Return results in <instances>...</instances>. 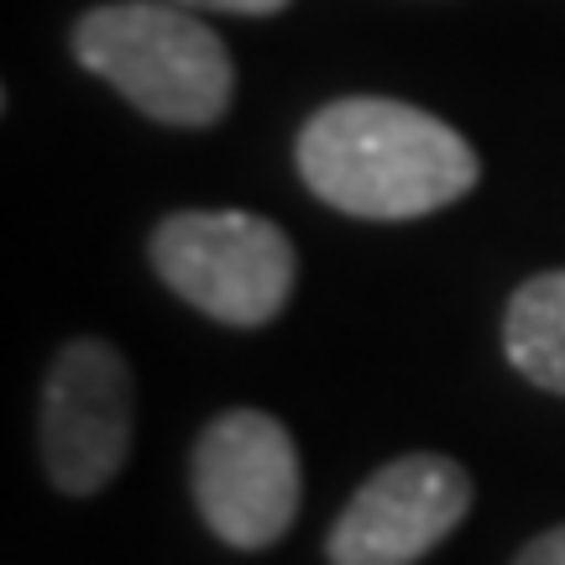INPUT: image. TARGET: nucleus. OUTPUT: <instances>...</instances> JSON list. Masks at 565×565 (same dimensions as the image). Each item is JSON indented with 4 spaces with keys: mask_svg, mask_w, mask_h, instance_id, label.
Wrapping results in <instances>:
<instances>
[{
    "mask_svg": "<svg viewBox=\"0 0 565 565\" xmlns=\"http://www.w3.org/2000/svg\"><path fill=\"white\" fill-rule=\"evenodd\" d=\"M179 6H200V11H231V17H273L288 0H179Z\"/></svg>",
    "mask_w": 565,
    "mask_h": 565,
    "instance_id": "nucleus-9",
    "label": "nucleus"
},
{
    "mask_svg": "<svg viewBox=\"0 0 565 565\" xmlns=\"http://www.w3.org/2000/svg\"><path fill=\"white\" fill-rule=\"evenodd\" d=\"M471 508V477L450 456H398L372 471L330 524V565H414Z\"/></svg>",
    "mask_w": 565,
    "mask_h": 565,
    "instance_id": "nucleus-6",
    "label": "nucleus"
},
{
    "mask_svg": "<svg viewBox=\"0 0 565 565\" xmlns=\"http://www.w3.org/2000/svg\"><path fill=\"white\" fill-rule=\"evenodd\" d=\"M513 565H565V524L561 529H545L540 540H529L524 555Z\"/></svg>",
    "mask_w": 565,
    "mask_h": 565,
    "instance_id": "nucleus-8",
    "label": "nucleus"
},
{
    "mask_svg": "<svg viewBox=\"0 0 565 565\" xmlns=\"http://www.w3.org/2000/svg\"><path fill=\"white\" fill-rule=\"evenodd\" d=\"M131 372L105 341H68L42 387V461L58 492L89 498L131 456Z\"/></svg>",
    "mask_w": 565,
    "mask_h": 565,
    "instance_id": "nucleus-5",
    "label": "nucleus"
},
{
    "mask_svg": "<svg viewBox=\"0 0 565 565\" xmlns=\"http://www.w3.org/2000/svg\"><path fill=\"white\" fill-rule=\"evenodd\" d=\"M204 524L236 550H263L299 519V450L263 408H231L204 424L189 461Z\"/></svg>",
    "mask_w": 565,
    "mask_h": 565,
    "instance_id": "nucleus-4",
    "label": "nucleus"
},
{
    "mask_svg": "<svg viewBox=\"0 0 565 565\" xmlns=\"http://www.w3.org/2000/svg\"><path fill=\"white\" fill-rule=\"evenodd\" d=\"M299 173L356 221H419L477 183V152L440 116L404 100H335L299 131Z\"/></svg>",
    "mask_w": 565,
    "mask_h": 565,
    "instance_id": "nucleus-1",
    "label": "nucleus"
},
{
    "mask_svg": "<svg viewBox=\"0 0 565 565\" xmlns=\"http://www.w3.org/2000/svg\"><path fill=\"white\" fill-rule=\"evenodd\" d=\"M158 278L221 324H267L294 294V242L246 210H183L152 231Z\"/></svg>",
    "mask_w": 565,
    "mask_h": 565,
    "instance_id": "nucleus-3",
    "label": "nucleus"
},
{
    "mask_svg": "<svg viewBox=\"0 0 565 565\" xmlns=\"http://www.w3.org/2000/svg\"><path fill=\"white\" fill-rule=\"evenodd\" d=\"M74 53L89 74L168 126L221 121L236 89L225 42L173 6H100L74 26Z\"/></svg>",
    "mask_w": 565,
    "mask_h": 565,
    "instance_id": "nucleus-2",
    "label": "nucleus"
},
{
    "mask_svg": "<svg viewBox=\"0 0 565 565\" xmlns=\"http://www.w3.org/2000/svg\"><path fill=\"white\" fill-rule=\"evenodd\" d=\"M508 362L524 372L534 387L565 398V267L529 278L503 315Z\"/></svg>",
    "mask_w": 565,
    "mask_h": 565,
    "instance_id": "nucleus-7",
    "label": "nucleus"
}]
</instances>
